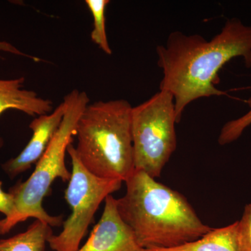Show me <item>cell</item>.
<instances>
[{"instance_id":"cell-15","label":"cell","mask_w":251,"mask_h":251,"mask_svg":"<svg viewBox=\"0 0 251 251\" xmlns=\"http://www.w3.org/2000/svg\"><path fill=\"white\" fill-rule=\"evenodd\" d=\"M14 196L3 191L2 181H0V213L4 214V218H9L14 213Z\"/></svg>"},{"instance_id":"cell-13","label":"cell","mask_w":251,"mask_h":251,"mask_svg":"<svg viewBox=\"0 0 251 251\" xmlns=\"http://www.w3.org/2000/svg\"><path fill=\"white\" fill-rule=\"evenodd\" d=\"M247 102L249 107V111L239 118L227 122L223 126L218 139L219 145H226L236 141L251 125V96Z\"/></svg>"},{"instance_id":"cell-3","label":"cell","mask_w":251,"mask_h":251,"mask_svg":"<svg viewBox=\"0 0 251 251\" xmlns=\"http://www.w3.org/2000/svg\"><path fill=\"white\" fill-rule=\"evenodd\" d=\"M133 107L125 99L89 103L77 123V156L92 174L125 181L135 171Z\"/></svg>"},{"instance_id":"cell-12","label":"cell","mask_w":251,"mask_h":251,"mask_svg":"<svg viewBox=\"0 0 251 251\" xmlns=\"http://www.w3.org/2000/svg\"><path fill=\"white\" fill-rule=\"evenodd\" d=\"M110 3L109 0H86L85 4L92 13L94 28L91 32V39L105 54H112L109 45L105 28V10Z\"/></svg>"},{"instance_id":"cell-4","label":"cell","mask_w":251,"mask_h":251,"mask_svg":"<svg viewBox=\"0 0 251 251\" xmlns=\"http://www.w3.org/2000/svg\"><path fill=\"white\" fill-rule=\"evenodd\" d=\"M63 101L66 105L65 115L44 156L26 181L10 188L9 193L14 196V211L10 217L0 219L1 235L9 233L18 224L31 218L52 227H60L64 224L63 216L50 215L43 206V202L50 193L55 179L59 178L63 182H69L71 179L72 172L67 169L65 163L66 153L76 134L77 122L90 103V98L85 92L74 90Z\"/></svg>"},{"instance_id":"cell-14","label":"cell","mask_w":251,"mask_h":251,"mask_svg":"<svg viewBox=\"0 0 251 251\" xmlns=\"http://www.w3.org/2000/svg\"><path fill=\"white\" fill-rule=\"evenodd\" d=\"M238 242L242 251H251V202L246 205L242 219L238 221Z\"/></svg>"},{"instance_id":"cell-16","label":"cell","mask_w":251,"mask_h":251,"mask_svg":"<svg viewBox=\"0 0 251 251\" xmlns=\"http://www.w3.org/2000/svg\"><path fill=\"white\" fill-rule=\"evenodd\" d=\"M0 50L6 51V52H11L13 54H19V55H25V54L21 53L14 46L6 42H1L0 41Z\"/></svg>"},{"instance_id":"cell-5","label":"cell","mask_w":251,"mask_h":251,"mask_svg":"<svg viewBox=\"0 0 251 251\" xmlns=\"http://www.w3.org/2000/svg\"><path fill=\"white\" fill-rule=\"evenodd\" d=\"M177 123L174 97L160 90L143 103L133 107L131 134L135 171L156 179L176 148Z\"/></svg>"},{"instance_id":"cell-1","label":"cell","mask_w":251,"mask_h":251,"mask_svg":"<svg viewBox=\"0 0 251 251\" xmlns=\"http://www.w3.org/2000/svg\"><path fill=\"white\" fill-rule=\"evenodd\" d=\"M156 52L163 74L159 89L174 97L179 123L185 108L194 100L227 95L216 87L226 63L242 57L246 67L251 68V25L231 18L210 41L199 34L173 31L165 45L157 46Z\"/></svg>"},{"instance_id":"cell-11","label":"cell","mask_w":251,"mask_h":251,"mask_svg":"<svg viewBox=\"0 0 251 251\" xmlns=\"http://www.w3.org/2000/svg\"><path fill=\"white\" fill-rule=\"evenodd\" d=\"M52 227L35 220L25 232L0 240V251H46Z\"/></svg>"},{"instance_id":"cell-10","label":"cell","mask_w":251,"mask_h":251,"mask_svg":"<svg viewBox=\"0 0 251 251\" xmlns=\"http://www.w3.org/2000/svg\"><path fill=\"white\" fill-rule=\"evenodd\" d=\"M238 221L213 228L202 237L181 247L172 249H148L145 251H242L238 242Z\"/></svg>"},{"instance_id":"cell-9","label":"cell","mask_w":251,"mask_h":251,"mask_svg":"<svg viewBox=\"0 0 251 251\" xmlns=\"http://www.w3.org/2000/svg\"><path fill=\"white\" fill-rule=\"evenodd\" d=\"M24 77L2 80L0 79V116L8 110H16L29 116H40L52 111L50 100L39 97L34 91L23 89ZM4 140L0 137V148Z\"/></svg>"},{"instance_id":"cell-8","label":"cell","mask_w":251,"mask_h":251,"mask_svg":"<svg viewBox=\"0 0 251 251\" xmlns=\"http://www.w3.org/2000/svg\"><path fill=\"white\" fill-rule=\"evenodd\" d=\"M65 112L66 105L63 101L53 111L40 115L31 122L29 127L33 134L29 143L17 156L1 166L10 178L13 179L30 169L44 156L60 127Z\"/></svg>"},{"instance_id":"cell-7","label":"cell","mask_w":251,"mask_h":251,"mask_svg":"<svg viewBox=\"0 0 251 251\" xmlns=\"http://www.w3.org/2000/svg\"><path fill=\"white\" fill-rule=\"evenodd\" d=\"M77 251H145L117 211L116 199L105 200L103 214L90 237Z\"/></svg>"},{"instance_id":"cell-6","label":"cell","mask_w":251,"mask_h":251,"mask_svg":"<svg viewBox=\"0 0 251 251\" xmlns=\"http://www.w3.org/2000/svg\"><path fill=\"white\" fill-rule=\"evenodd\" d=\"M72 160V176L64 193L71 213L64 221L62 232L50 238L53 251H77L94 215L105 198L121 188V180L103 179L87 171L79 160L75 147L67 148Z\"/></svg>"},{"instance_id":"cell-2","label":"cell","mask_w":251,"mask_h":251,"mask_svg":"<svg viewBox=\"0 0 251 251\" xmlns=\"http://www.w3.org/2000/svg\"><path fill=\"white\" fill-rule=\"evenodd\" d=\"M125 182L126 191L116 199L117 211L143 249L181 247L213 229L182 194L145 172L135 170Z\"/></svg>"}]
</instances>
